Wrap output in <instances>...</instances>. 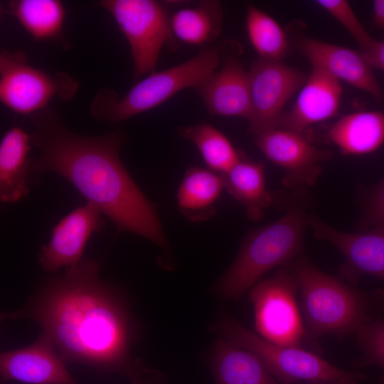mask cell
<instances>
[{
  "instance_id": "cell-18",
  "label": "cell",
  "mask_w": 384,
  "mask_h": 384,
  "mask_svg": "<svg viewBox=\"0 0 384 384\" xmlns=\"http://www.w3.org/2000/svg\"><path fill=\"white\" fill-rule=\"evenodd\" d=\"M31 136L21 127H13L3 136L0 144V198L4 203H16L29 192Z\"/></svg>"
},
{
  "instance_id": "cell-15",
  "label": "cell",
  "mask_w": 384,
  "mask_h": 384,
  "mask_svg": "<svg viewBox=\"0 0 384 384\" xmlns=\"http://www.w3.org/2000/svg\"><path fill=\"white\" fill-rule=\"evenodd\" d=\"M295 44L312 66L382 100V88L361 53L306 36L297 37Z\"/></svg>"
},
{
  "instance_id": "cell-14",
  "label": "cell",
  "mask_w": 384,
  "mask_h": 384,
  "mask_svg": "<svg viewBox=\"0 0 384 384\" xmlns=\"http://www.w3.org/2000/svg\"><path fill=\"white\" fill-rule=\"evenodd\" d=\"M65 359L43 333L32 344L0 355L1 384H78L68 372Z\"/></svg>"
},
{
  "instance_id": "cell-27",
  "label": "cell",
  "mask_w": 384,
  "mask_h": 384,
  "mask_svg": "<svg viewBox=\"0 0 384 384\" xmlns=\"http://www.w3.org/2000/svg\"><path fill=\"white\" fill-rule=\"evenodd\" d=\"M356 336L361 355L353 360V365L356 367L373 365L384 372V321L380 320L366 325ZM381 384H384V375Z\"/></svg>"
},
{
  "instance_id": "cell-10",
  "label": "cell",
  "mask_w": 384,
  "mask_h": 384,
  "mask_svg": "<svg viewBox=\"0 0 384 384\" xmlns=\"http://www.w3.org/2000/svg\"><path fill=\"white\" fill-rule=\"evenodd\" d=\"M248 72L252 108L249 132L256 136L279 127L284 107L308 75L282 61L260 58Z\"/></svg>"
},
{
  "instance_id": "cell-31",
  "label": "cell",
  "mask_w": 384,
  "mask_h": 384,
  "mask_svg": "<svg viewBox=\"0 0 384 384\" xmlns=\"http://www.w3.org/2000/svg\"><path fill=\"white\" fill-rule=\"evenodd\" d=\"M373 23L384 31V0L373 1Z\"/></svg>"
},
{
  "instance_id": "cell-17",
  "label": "cell",
  "mask_w": 384,
  "mask_h": 384,
  "mask_svg": "<svg viewBox=\"0 0 384 384\" xmlns=\"http://www.w3.org/2000/svg\"><path fill=\"white\" fill-rule=\"evenodd\" d=\"M341 94L338 79L312 66L294 105L283 114L278 128L302 133L310 125L331 118L338 112Z\"/></svg>"
},
{
  "instance_id": "cell-22",
  "label": "cell",
  "mask_w": 384,
  "mask_h": 384,
  "mask_svg": "<svg viewBox=\"0 0 384 384\" xmlns=\"http://www.w3.org/2000/svg\"><path fill=\"white\" fill-rule=\"evenodd\" d=\"M225 188L223 174L201 168L188 169L179 186L176 200L179 210L191 220L209 218Z\"/></svg>"
},
{
  "instance_id": "cell-12",
  "label": "cell",
  "mask_w": 384,
  "mask_h": 384,
  "mask_svg": "<svg viewBox=\"0 0 384 384\" xmlns=\"http://www.w3.org/2000/svg\"><path fill=\"white\" fill-rule=\"evenodd\" d=\"M308 226L319 240L334 245L343 255L338 276L356 285L360 277L369 274L384 282V229L373 228L356 233L339 231L309 213Z\"/></svg>"
},
{
  "instance_id": "cell-9",
  "label": "cell",
  "mask_w": 384,
  "mask_h": 384,
  "mask_svg": "<svg viewBox=\"0 0 384 384\" xmlns=\"http://www.w3.org/2000/svg\"><path fill=\"white\" fill-rule=\"evenodd\" d=\"M297 294V283L288 265L279 267L272 277L260 281L250 290L258 335L277 343L304 348Z\"/></svg>"
},
{
  "instance_id": "cell-16",
  "label": "cell",
  "mask_w": 384,
  "mask_h": 384,
  "mask_svg": "<svg viewBox=\"0 0 384 384\" xmlns=\"http://www.w3.org/2000/svg\"><path fill=\"white\" fill-rule=\"evenodd\" d=\"M195 89L210 114L250 119L249 72L244 68L237 54H224L220 70L213 72Z\"/></svg>"
},
{
  "instance_id": "cell-7",
  "label": "cell",
  "mask_w": 384,
  "mask_h": 384,
  "mask_svg": "<svg viewBox=\"0 0 384 384\" xmlns=\"http://www.w3.org/2000/svg\"><path fill=\"white\" fill-rule=\"evenodd\" d=\"M114 18L130 46L136 83L155 71L165 44L175 38L166 8L154 0H102L97 3Z\"/></svg>"
},
{
  "instance_id": "cell-26",
  "label": "cell",
  "mask_w": 384,
  "mask_h": 384,
  "mask_svg": "<svg viewBox=\"0 0 384 384\" xmlns=\"http://www.w3.org/2000/svg\"><path fill=\"white\" fill-rule=\"evenodd\" d=\"M246 28L259 58L282 61L289 54V41L285 31L272 17L255 6L247 9Z\"/></svg>"
},
{
  "instance_id": "cell-29",
  "label": "cell",
  "mask_w": 384,
  "mask_h": 384,
  "mask_svg": "<svg viewBox=\"0 0 384 384\" xmlns=\"http://www.w3.org/2000/svg\"><path fill=\"white\" fill-rule=\"evenodd\" d=\"M360 227L384 229V178L370 192L365 203L364 214Z\"/></svg>"
},
{
  "instance_id": "cell-4",
  "label": "cell",
  "mask_w": 384,
  "mask_h": 384,
  "mask_svg": "<svg viewBox=\"0 0 384 384\" xmlns=\"http://www.w3.org/2000/svg\"><path fill=\"white\" fill-rule=\"evenodd\" d=\"M306 210L304 203H294L279 219L250 232L215 284V294L224 299H238L268 271L289 265L303 252Z\"/></svg>"
},
{
  "instance_id": "cell-6",
  "label": "cell",
  "mask_w": 384,
  "mask_h": 384,
  "mask_svg": "<svg viewBox=\"0 0 384 384\" xmlns=\"http://www.w3.org/2000/svg\"><path fill=\"white\" fill-rule=\"evenodd\" d=\"M212 330L231 344L255 355L281 383L317 384L345 379L358 380L365 377L360 373L340 369L304 348L270 341L228 314L223 315Z\"/></svg>"
},
{
  "instance_id": "cell-8",
  "label": "cell",
  "mask_w": 384,
  "mask_h": 384,
  "mask_svg": "<svg viewBox=\"0 0 384 384\" xmlns=\"http://www.w3.org/2000/svg\"><path fill=\"white\" fill-rule=\"evenodd\" d=\"M78 88L68 74L52 75L31 65L21 50L0 53V100L17 114L31 116L48 107L54 97L70 100Z\"/></svg>"
},
{
  "instance_id": "cell-25",
  "label": "cell",
  "mask_w": 384,
  "mask_h": 384,
  "mask_svg": "<svg viewBox=\"0 0 384 384\" xmlns=\"http://www.w3.org/2000/svg\"><path fill=\"white\" fill-rule=\"evenodd\" d=\"M178 131L182 137L196 145L213 171L225 174L242 158L226 136L208 123L181 127Z\"/></svg>"
},
{
  "instance_id": "cell-23",
  "label": "cell",
  "mask_w": 384,
  "mask_h": 384,
  "mask_svg": "<svg viewBox=\"0 0 384 384\" xmlns=\"http://www.w3.org/2000/svg\"><path fill=\"white\" fill-rule=\"evenodd\" d=\"M2 10L15 18L36 41L62 37L66 11L59 0H11Z\"/></svg>"
},
{
  "instance_id": "cell-2",
  "label": "cell",
  "mask_w": 384,
  "mask_h": 384,
  "mask_svg": "<svg viewBox=\"0 0 384 384\" xmlns=\"http://www.w3.org/2000/svg\"><path fill=\"white\" fill-rule=\"evenodd\" d=\"M31 144L40 154L31 161L29 183L53 171L98 207L119 230L141 235L162 248L168 241L153 204L130 176L119 157L127 138L120 129L99 137L69 129L47 107L31 115Z\"/></svg>"
},
{
  "instance_id": "cell-5",
  "label": "cell",
  "mask_w": 384,
  "mask_h": 384,
  "mask_svg": "<svg viewBox=\"0 0 384 384\" xmlns=\"http://www.w3.org/2000/svg\"><path fill=\"white\" fill-rule=\"evenodd\" d=\"M220 54L213 47H203L189 60L137 82L122 97L112 90L100 89L91 105L98 120L116 123L153 109L186 88H196L216 70Z\"/></svg>"
},
{
  "instance_id": "cell-3",
  "label": "cell",
  "mask_w": 384,
  "mask_h": 384,
  "mask_svg": "<svg viewBox=\"0 0 384 384\" xmlns=\"http://www.w3.org/2000/svg\"><path fill=\"white\" fill-rule=\"evenodd\" d=\"M298 286L299 309L304 329V348L321 353L319 338L340 339L381 320L384 290L355 287L338 275L327 274L302 252L288 265Z\"/></svg>"
},
{
  "instance_id": "cell-13",
  "label": "cell",
  "mask_w": 384,
  "mask_h": 384,
  "mask_svg": "<svg viewBox=\"0 0 384 384\" xmlns=\"http://www.w3.org/2000/svg\"><path fill=\"white\" fill-rule=\"evenodd\" d=\"M102 213L97 206L87 202L61 219L53 229L49 242L38 252V262L43 270L55 273L78 264L91 235L104 226Z\"/></svg>"
},
{
  "instance_id": "cell-28",
  "label": "cell",
  "mask_w": 384,
  "mask_h": 384,
  "mask_svg": "<svg viewBox=\"0 0 384 384\" xmlns=\"http://www.w3.org/2000/svg\"><path fill=\"white\" fill-rule=\"evenodd\" d=\"M317 3L336 19L355 39L361 53L368 52L375 43L361 24L352 8L344 0H319Z\"/></svg>"
},
{
  "instance_id": "cell-20",
  "label": "cell",
  "mask_w": 384,
  "mask_h": 384,
  "mask_svg": "<svg viewBox=\"0 0 384 384\" xmlns=\"http://www.w3.org/2000/svg\"><path fill=\"white\" fill-rule=\"evenodd\" d=\"M328 139L344 154H365L384 142V114L363 111L345 115L329 128Z\"/></svg>"
},
{
  "instance_id": "cell-24",
  "label": "cell",
  "mask_w": 384,
  "mask_h": 384,
  "mask_svg": "<svg viewBox=\"0 0 384 384\" xmlns=\"http://www.w3.org/2000/svg\"><path fill=\"white\" fill-rule=\"evenodd\" d=\"M174 38L189 45L213 41L220 32L222 10L218 1H203L194 7L180 9L170 16Z\"/></svg>"
},
{
  "instance_id": "cell-30",
  "label": "cell",
  "mask_w": 384,
  "mask_h": 384,
  "mask_svg": "<svg viewBox=\"0 0 384 384\" xmlns=\"http://www.w3.org/2000/svg\"><path fill=\"white\" fill-rule=\"evenodd\" d=\"M362 55L371 68L384 70V39L380 41H376L374 46Z\"/></svg>"
},
{
  "instance_id": "cell-21",
  "label": "cell",
  "mask_w": 384,
  "mask_h": 384,
  "mask_svg": "<svg viewBox=\"0 0 384 384\" xmlns=\"http://www.w3.org/2000/svg\"><path fill=\"white\" fill-rule=\"evenodd\" d=\"M225 188L229 194L246 209L247 217L260 220L264 209L276 201L273 193L266 188L262 164L243 158L227 173L223 174Z\"/></svg>"
},
{
  "instance_id": "cell-1",
  "label": "cell",
  "mask_w": 384,
  "mask_h": 384,
  "mask_svg": "<svg viewBox=\"0 0 384 384\" xmlns=\"http://www.w3.org/2000/svg\"><path fill=\"white\" fill-rule=\"evenodd\" d=\"M29 319L67 361L100 370L132 372L135 338L127 302L100 277L93 259H82L62 275L40 284L26 305L1 319Z\"/></svg>"
},
{
  "instance_id": "cell-32",
  "label": "cell",
  "mask_w": 384,
  "mask_h": 384,
  "mask_svg": "<svg viewBox=\"0 0 384 384\" xmlns=\"http://www.w3.org/2000/svg\"><path fill=\"white\" fill-rule=\"evenodd\" d=\"M357 380H355V379H345V380H340L321 383H317V384H358Z\"/></svg>"
},
{
  "instance_id": "cell-19",
  "label": "cell",
  "mask_w": 384,
  "mask_h": 384,
  "mask_svg": "<svg viewBox=\"0 0 384 384\" xmlns=\"http://www.w3.org/2000/svg\"><path fill=\"white\" fill-rule=\"evenodd\" d=\"M211 364L218 384H282L255 355L221 337L212 347Z\"/></svg>"
},
{
  "instance_id": "cell-11",
  "label": "cell",
  "mask_w": 384,
  "mask_h": 384,
  "mask_svg": "<svg viewBox=\"0 0 384 384\" xmlns=\"http://www.w3.org/2000/svg\"><path fill=\"white\" fill-rule=\"evenodd\" d=\"M265 156L285 171L283 185L288 188L314 185L322 172V164L332 152L314 146L302 133L275 128L255 136Z\"/></svg>"
}]
</instances>
